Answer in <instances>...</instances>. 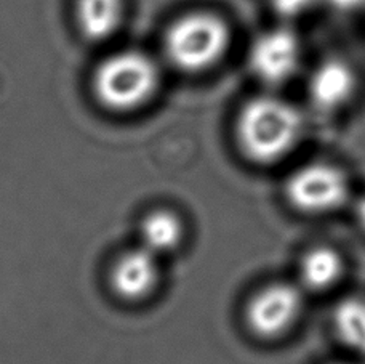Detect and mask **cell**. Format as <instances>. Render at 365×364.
<instances>
[{
    "instance_id": "6da1fadb",
    "label": "cell",
    "mask_w": 365,
    "mask_h": 364,
    "mask_svg": "<svg viewBox=\"0 0 365 364\" xmlns=\"http://www.w3.org/2000/svg\"><path fill=\"white\" fill-rule=\"evenodd\" d=\"M299 109L276 95H258L239 109L234 136L239 151L257 166H274L295 151L303 140Z\"/></svg>"
},
{
    "instance_id": "8fae6325",
    "label": "cell",
    "mask_w": 365,
    "mask_h": 364,
    "mask_svg": "<svg viewBox=\"0 0 365 364\" xmlns=\"http://www.w3.org/2000/svg\"><path fill=\"white\" fill-rule=\"evenodd\" d=\"M141 246L155 256L178 249L185 238V225L172 211H154L141 222Z\"/></svg>"
},
{
    "instance_id": "7a4b0ae2",
    "label": "cell",
    "mask_w": 365,
    "mask_h": 364,
    "mask_svg": "<svg viewBox=\"0 0 365 364\" xmlns=\"http://www.w3.org/2000/svg\"><path fill=\"white\" fill-rule=\"evenodd\" d=\"M160 86L158 63L143 51L125 50L100 63L93 74V92L104 108L133 113L154 98Z\"/></svg>"
},
{
    "instance_id": "2e32d148",
    "label": "cell",
    "mask_w": 365,
    "mask_h": 364,
    "mask_svg": "<svg viewBox=\"0 0 365 364\" xmlns=\"http://www.w3.org/2000/svg\"><path fill=\"white\" fill-rule=\"evenodd\" d=\"M334 364H356V363H334Z\"/></svg>"
},
{
    "instance_id": "52a82bcc",
    "label": "cell",
    "mask_w": 365,
    "mask_h": 364,
    "mask_svg": "<svg viewBox=\"0 0 365 364\" xmlns=\"http://www.w3.org/2000/svg\"><path fill=\"white\" fill-rule=\"evenodd\" d=\"M357 89L354 68L341 58H327L309 74L308 98L319 113L336 114L353 103Z\"/></svg>"
},
{
    "instance_id": "7c38bea8",
    "label": "cell",
    "mask_w": 365,
    "mask_h": 364,
    "mask_svg": "<svg viewBox=\"0 0 365 364\" xmlns=\"http://www.w3.org/2000/svg\"><path fill=\"white\" fill-rule=\"evenodd\" d=\"M334 333L344 347L365 355V298L346 297L331 313Z\"/></svg>"
},
{
    "instance_id": "3957f363",
    "label": "cell",
    "mask_w": 365,
    "mask_h": 364,
    "mask_svg": "<svg viewBox=\"0 0 365 364\" xmlns=\"http://www.w3.org/2000/svg\"><path fill=\"white\" fill-rule=\"evenodd\" d=\"M230 45V26L212 11L186 13L168 26L164 37L168 61L186 74L207 73L217 66Z\"/></svg>"
},
{
    "instance_id": "5bb4252c",
    "label": "cell",
    "mask_w": 365,
    "mask_h": 364,
    "mask_svg": "<svg viewBox=\"0 0 365 364\" xmlns=\"http://www.w3.org/2000/svg\"><path fill=\"white\" fill-rule=\"evenodd\" d=\"M327 2L331 6H335V9L344 10V11L357 10L365 5V0H327Z\"/></svg>"
},
{
    "instance_id": "277c9868",
    "label": "cell",
    "mask_w": 365,
    "mask_h": 364,
    "mask_svg": "<svg viewBox=\"0 0 365 364\" xmlns=\"http://www.w3.org/2000/svg\"><path fill=\"white\" fill-rule=\"evenodd\" d=\"M349 175L331 162H308L285 180L284 196L293 209L311 217L343 209L351 198Z\"/></svg>"
},
{
    "instance_id": "8992f818",
    "label": "cell",
    "mask_w": 365,
    "mask_h": 364,
    "mask_svg": "<svg viewBox=\"0 0 365 364\" xmlns=\"http://www.w3.org/2000/svg\"><path fill=\"white\" fill-rule=\"evenodd\" d=\"M252 76L264 86L279 87L292 81L302 64V44L287 28H274L252 42L247 56Z\"/></svg>"
},
{
    "instance_id": "9a60e30c",
    "label": "cell",
    "mask_w": 365,
    "mask_h": 364,
    "mask_svg": "<svg viewBox=\"0 0 365 364\" xmlns=\"http://www.w3.org/2000/svg\"><path fill=\"white\" fill-rule=\"evenodd\" d=\"M354 216L359 228L365 233V194L357 199V203L354 206Z\"/></svg>"
},
{
    "instance_id": "5b68a950",
    "label": "cell",
    "mask_w": 365,
    "mask_h": 364,
    "mask_svg": "<svg viewBox=\"0 0 365 364\" xmlns=\"http://www.w3.org/2000/svg\"><path fill=\"white\" fill-rule=\"evenodd\" d=\"M302 285L276 281L264 284L247 300L244 320L250 333L262 340L282 339L302 320L304 311Z\"/></svg>"
},
{
    "instance_id": "ba28073f",
    "label": "cell",
    "mask_w": 365,
    "mask_h": 364,
    "mask_svg": "<svg viewBox=\"0 0 365 364\" xmlns=\"http://www.w3.org/2000/svg\"><path fill=\"white\" fill-rule=\"evenodd\" d=\"M159 278V256L145 246L123 252L110 270L113 290L127 302H138L153 294Z\"/></svg>"
},
{
    "instance_id": "9c48e42d",
    "label": "cell",
    "mask_w": 365,
    "mask_h": 364,
    "mask_svg": "<svg viewBox=\"0 0 365 364\" xmlns=\"http://www.w3.org/2000/svg\"><path fill=\"white\" fill-rule=\"evenodd\" d=\"M125 0H76L74 18L81 34L91 42L114 37L125 19Z\"/></svg>"
},
{
    "instance_id": "30bf717a",
    "label": "cell",
    "mask_w": 365,
    "mask_h": 364,
    "mask_svg": "<svg viewBox=\"0 0 365 364\" xmlns=\"http://www.w3.org/2000/svg\"><path fill=\"white\" fill-rule=\"evenodd\" d=\"M346 263L340 252L330 246H314L298 263V279L303 290L327 292L341 281Z\"/></svg>"
},
{
    "instance_id": "4fadbf2b",
    "label": "cell",
    "mask_w": 365,
    "mask_h": 364,
    "mask_svg": "<svg viewBox=\"0 0 365 364\" xmlns=\"http://www.w3.org/2000/svg\"><path fill=\"white\" fill-rule=\"evenodd\" d=\"M316 2L317 0H269L272 10L280 18L285 19H293L304 15L316 5Z\"/></svg>"
}]
</instances>
